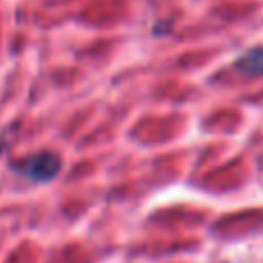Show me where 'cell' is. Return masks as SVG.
Instances as JSON below:
<instances>
[{
  "label": "cell",
  "mask_w": 263,
  "mask_h": 263,
  "mask_svg": "<svg viewBox=\"0 0 263 263\" xmlns=\"http://www.w3.org/2000/svg\"><path fill=\"white\" fill-rule=\"evenodd\" d=\"M60 166H63V162H60V157L55 153H40V155H32V157L18 162L16 171L21 173V176H26L28 180L46 182L58 176Z\"/></svg>",
  "instance_id": "1"
},
{
  "label": "cell",
  "mask_w": 263,
  "mask_h": 263,
  "mask_svg": "<svg viewBox=\"0 0 263 263\" xmlns=\"http://www.w3.org/2000/svg\"><path fill=\"white\" fill-rule=\"evenodd\" d=\"M236 69L245 77H263V46L247 51L242 58H238Z\"/></svg>",
  "instance_id": "2"
}]
</instances>
